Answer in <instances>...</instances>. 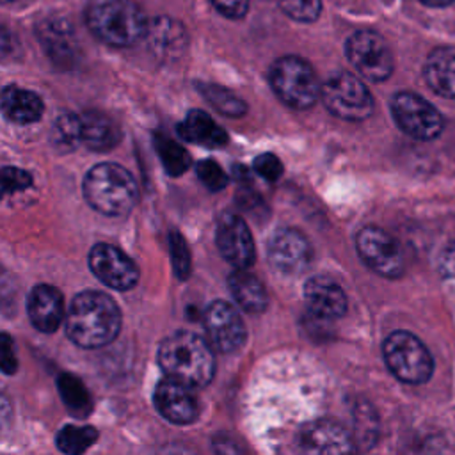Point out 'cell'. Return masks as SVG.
Here are the masks:
<instances>
[{"instance_id": "18", "label": "cell", "mask_w": 455, "mask_h": 455, "mask_svg": "<svg viewBox=\"0 0 455 455\" xmlns=\"http://www.w3.org/2000/svg\"><path fill=\"white\" fill-rule=\"evenodd\" d=\"M27 313L37 331L53 332L64 318L62 293L50 284L34 286L27 299Z\"/></svg>"}, {"instance_id": "11", "label": "cell", "mask_w": 455, "mask_h": 455, "mask_svg": "<svg viewBox=\"0 0 455 455\" xmlns=\"http://www.w3.org/2000/svg\"><path fill=\"white\" fill-rule=\"evenodd\" d=\"M89 267L92 274L114 290H130L139 281V268L119 247L100 242L89 252Z\"/></svg>"}, {"instance_id": "8", "label": "cell", "mask_w": 455, "mask_h": 455, "mask_svg": "<svg viewBox=\"0 0 455 455\" xmlns=\"http://www.w3.org/2000/svg\"><path fill=\"white\" fill-rule=\"evenodd\" d=\"M355 247L361 259L379 275L395 279L405 270V259L398 242L377 226L363 228L355 236Z\"/></svg>"}, {"instance_id": "38", "label": "cell", "mask_w": 455, "mask_h": 455, "mask_svg": "<svg viewBox=\"0 0 455 455\" xmlns=\"http://www.w3.org/2000/svg\"><path fill=\"white\" fill-rule=\"evenodd\" d=\"M443 275L446 283L455 290V243H451L443 256Z\"/></svg>"}, {"instance_id": "28", "label": "cell", "mask_w": 455, "mask_h": 455, "mask_svg": "<svg viewBox=\"0 0 455 455\" xmlns=\"http://www.w3.org/2000/svg\"><path fill=\"white\" fill-rule=\"evenodd\" d=\"M98 439V432L92 427H78V425H66L59 430L55 437V444L60 451L69 455H78L87 451Z\"/></svg>"}, {"instance_id": "13", "label": "cell", "mask_w": 455, "mask_h": 455, "mask_svg": "<svg viewBox=\"0 0 455 455\" xmlns=\"http://www.w3.org/2000/svg\"><path fill=\"white\" fill-rule=\"evenodd\" d=\"M212 345L220 352H235L245 339V325L238 311L226 300H213L203 316Z\"/></svg>"}, {"instance_id": "35", "label": "cell", "mask_w": 455, "mask_h": 455, "mask_svg": "<svg viewBox=\"0 0 455 455\" xmlns=\"http://www.w3.org/2000/svg\"><path fill=\"white\" fill-rule=\"evenodd\" d=\"M254 171L267 181H277L283 174V164L274 153H263L256 156Z\"/></svg>"}, {"instance_id": "9", "label": "cell", "mask_w": 455, "mask_h": 455, "mask_svg": "<svg viewBox=\"0 0 455 455\" xmlns=\"http://www.w3.org/2000/svg\"><path fill=\"white\" fill-rule=\"evenodd\" d=\"M391 112L400 130L414 139L430 140L443 132V117L437 108L414 92L395 94Z\"/></svg>"}, {"instance_id": "16", "label": "cell", "mask_w": 455, "mask_h": 455, "mask_svg": "<svg viewBox=\"0 0 455 455\" xmlns=\"http://www.w3.org/2000/svg\"><path fill=\"white\" fill-rule=\"evenodd\" d=\"M299 444L313 453H347L355 450L354 435L331 418L316 419L306 425L299 434Z\"/></svg>"}, {"instance_id": "27", "label": "cell", "mask_w": 455, "mask_h": 455, "mask_svg": "<svg viewBox=\"0 0 455 455\" xmlns=\"http://www.w3.org/2000/svg\"><path fill=\"white\" fill-rule=\"evenodd\" d=\"M197 89L208 100V103L224 116L240 117L247 110L243 100L226 87H220L217 84H197Z\"/></svg>"}, {"instance_id": "32", "label": "cell", "mask_w": 455, "mask_h": 455, "mask_svg": "<svg viewBox=\"0 0 455 455\" xmlns=\"http://www.w3.org/2000/svg\"><path fill=\"white\" fill-rule=\"evenodd\" d=\"M169 251H171V263L180 279H185L190 272V252L183 240V236L174 231L169 235Z\"/></svg>"}, {"instance_id": "3", "label": "cell", "mask_w": 455, "mask_h": 455, "mask_svg": "<svg viewBox=\"0 0 455 455\" xmlns=\"http://www.w3.org/2000/svg\"><path fill=\"white\" fill-rule=\"evenodd\" d=\"M84 196L103 215H124L135 206L139 188L128 169L114 162H103L85 174Z\"/></svg>"}, {"instance_id": "17", "label": "cell", "mask_w": 455, "mask_h": 455, "mask_svg": "<svg viewBox=\"0 0 455 455\" xmlns=\"http://www.w3.org/2000/svg\"><path fill=\"white\" fill-rule=\"evenodd\" d=\"M304 297L309 313L323 322L336 320L347 311L345 291L329 277H311L304 286Z\"/></svg>"}, {"instance_id": "30", "label": "cell", "mask_w": 455, "mask_h": 455, "mask_svg": "<svg viewBox=\"0 0 455 455\" xmlns=\"http://www.w3.org/2000/svg\"><path fill=\"white\" fill-rule=\"evenodd\" d=\"M53 142L60 149H75L78 142H82V126H80V116L73 114H62L53 123Z\"/></svg>"}, {"instance_id": "29", "label": "cell", "mask_w": 455, "mask_h": 455, "mask_svg": "<svg viewBox=\"0 0 455 455\" xmlns=\"http://www.w3.org/2000/svg\"><path fill=\"white\" fill-rule=\"evenodd\" d=\"M155 148L160 155V160L165 167V171L171 176H180L181 172H185L190 165V156L188 153L172 139L164 137V135H156V142Z\"/></svg>"}, {"instance_id": "31", "label": "cell", "mask_w": 455, "mask_h": 455, "mask_svg": "<svg viewBox=\"0 0 455 455\" xmlns=\"http://www.w3.org/2000/svg\"><path fill=\"white\" fill-rule=\"evenodd\" d=\"M277 2H279L281 9L291 20L304 21V23L315 21L320 14V9H322L320 0H277Z\"/></svg>"}, {"instance_id": "5", "label": "cell", "mask_w": 455, "mask_h": 455, "mask_svg": "<svg viewBox=\"0 0 455 455\" xmlns=\"http://www.w3.org/2000/svg\"><path fill=\"white\" fill-rule=\"evenodd\" d=\"M270 85L277 98L291 108L306 110L322 94V85L315 69L300 57L286 55L270 68Z\"/></svg>"}, {"instance_id": "24", "label": "cell", "mask_w": 455, "mask_h": 455, "mask_svg": "<svg viewBox=\"0 0 455 455\" xmlns=\"http://www.w3.org/2000/svg\"><path fill=\"white\" fill-rule=\"evenodd\" d=\"M82 142L94 151L112 149L121 137L117 124L103 112L87 110L80 116Z\"/></svg>"}, {"instance_id": "1", "label": "cell", "mask_w": 455, "mask_h": 455, "mask_svg": "<svg viewBox=\"0 0 455 455\" xmlns=\"http://www.w3.org/2000/svg\"><path fill=\"white\" fill-rule=\"evenodd\" d=\"M121 329V311L103 291L78 293L66 315V332L82 348H100L114 341Z\"/></svg>"}, {"instance_id": "40", "label": "cell", "mask_w": 455, "mask_h": 455, "mask_svg": "<svg viewBox=\"0 0 455 455\" xmlns=\"http://www.w3.org/2000/svg\"><path fill=\"white\" fill-rule=\"evenodd\" d=\"M419 2L428 5V7H446V5H450L455 0H419Z\"/></svg>"}, {"instance_id": "19", "label": "cell", "mask_w": 455, "mask_h": 455, "mask_svg": "<svg viewBox=\"0 0 455 455\" xmlns=\"http://www.w3.org/2000/svg\"><path fill=\"white\" fill-rule=\"evenodd\" d=\"M37 37L46 53L57 64H71L76 57V37L68 20L60 16H50L39 21Z\"/></svg>"}, {"instance_id": "2", "label": "cell", "mask_w": 455, "mask_h": 455, "mask_svg": "<svg viewBox=\"0 0 455 455\" xmlns=\"http://www.w3.org/2000/svg\"><path fill=\"white\" fill-rule=\"evenodd\" d=\"M158 364L165 375L192 387L206 386L215 373V357L210 345L188 331H178L160 343Z\"/></svg>"}, {"instance_id": "26", "label": "cell", "mask_w": 455, "mask_h": 455, "mask_svg": "<svg viewBox=\"0 0 455 455\" xmlns=\"http://www.w3.org/2000/svg\"><path fill=\"white\" fill-rule=\"evenodd\" d=\"M57 389L62 396V402L66 403V407L78 418H84L91 412L92 409V400L91 395L87 391V387L84 386V382L69 373H62L57 380Z\"/></svg>"}, {"instance_id": "4", "label": "cell", "mask_w": 455, "mask_h": 455, "mask_svg": "<svg viewBox=\"0 0 455 455\" xmlns=\"http://www.w3.org/2000/svg\"><path fill=\"white\" fill-rule=\"evenodd\" d=\"M89 30L103 43L117 48L135 44L146 36L144 12L132 0H105L89 7L85 14Z\"/></svg>"}, {"instance_id": "6", "label": "cell", "mask_w": 455, "mask_h": 455, "mask_svg": "<svg viewBox=\"0 0 455 455\" xmlns=\"http://www.w3.org/2000/svg\"><path fill=\"white\" fill-rule=\"evenodd\" d=\"M382 354L391 373L407 384H423L430 379L434 361L427 347L407 331L391 332L384 345Z\"/></svg>"}, {"instance_id": "12", "label": "cell", "mask_w": 455, "mask_h": 455, "mask_svg": "<svg viewBox=\"0 0 455 455\" xmlns=\"http://www.w3.org/2000/svg\"><path fill=\"white\" fill-rule=\"evenodd\" d=\"M268 261L283 274L295 275L311 263L313 251L309 240L293 228L277 229L268 240Z\"/></svg>"}, {"instance_id": "37", "label": "cell", "mask_w": 455, "mask_h": 455, "mask_svg": "<svg viewBox=\"0 0 455 455\" xmlns=\"http://www.w3.org/2000/svg\"><path fill=\"white\" fill-rule=\"evenodd\" d=\"M212 4L220 14L231 20H238L245 16L249 9V0H212Z\"/></svg>"}, {"instance_id": "39", "label": "cell", "mask_w": 455, "mask_h": 455, "mask_svg": "<svg viewBox=\"0 0 455 455\" xmlns=\"http://www.w3.org/2000/svg\"><path fill=\"white\" fill-rule=\"evenodd\" d=\"M2 368L5 373H12L16 370V357L12 355L11 350V339L7 334H4V341H2Z\"/></svg>"}, {"instance_id": "14", "label": "cell", "mask_w": 455, "mask_h": 455, "mask_svg": "<svg viewBox=\"0 0 455 455\" xmlns=\"http://www.w3.org/2000/svg\"><path fill=\"white\" fill-rule=\"evenodd\" d=\"M155 405L165 419L176 425H188L199 416L194 387L169 375L155 389Z\"/></svg>"}, {"instance_id": "25", "label": "cell", "mask_w": 455, "mask_h": 455, "mask_svg": "<svg viewBox=\"0 0 455 455\" xmlns=\"http://www.w3.org/2000/svg\"><path fill=\"white\" fill-rule=\"evenodd\" d=\"M178 132L181 139L194 144L219 148L228 142V133L203 110H190L180 123Z\"/></svg>"}, {"instance_id": "23", "label": "cell", "mask_w": 455, "mask_h": 455, "mask_svg": "<svg viewBox=\"0 0 455 455\" xmlns=\"http://www.w3.org/2000/svg\"><path fill=\"white\" fill-rule=\"evenodd\" d=\"M2 110L9 121L30 124L41 119L44 105L36 92L16 85H7L2 92Z\"/></svg>"}, {"instance_id": "10", "label": "cell", "mask_w": 455, "mask_h": 455, "mask_svg": "<svg viewBox=\"0 0 455 455\" xmlns=\"http://www.w3.org/2000/svg\"><path fill=\"white\" fill-rule=\"evenodd\" d=\"M347 57L368 80L382 82L393 73V55L387 43L371 30H357L347 41Z\"/></svg>"}, {"instance_id": "33", "label": "cell", "mask_w": 455, "mask_h": 455, "mask_svg": "<svg viewBox=\"0 0 455 455\" xmlns=\"http://www.w3.org/2000/svg\"><path fill=\"white\" fill-rule=\"evenodd\" d=\"M197 178L204 183L206 188L217 192L222 190L228 183V176L224 172V169L215 162V160H201L197 164Z\"/></svg>"}, {"instance_id": "34", "label": "cell", "mask_w": 455, "mask_h": 455, "mask_svg": "<svg viewBox=\"0 0 455 455\" xmlns=\"http://www.w3.org/2000/svg\"><path fill=\"white\" fill-rule=\"evenodd\" d=\"M355 435H354V443H361L363 446H370L377 435V421L373 412L370 411H359L355 416Z\"/></svg>"}, {"instance_id": "36", "label": "cell", "mask_w": 455, "mask_h": 455, "mask_svg": "<svg viewBox=\"0 0 455 455\" xmlns=\"http://www.w3.org/2000/svg\"><path fill=\"white\" fill-rule=\"evenodd\" d=\"M2 183H4L5 192H16V190H23V188L30 187L32 178L27 171H21L16 167H5L2 171Z\"/></svg>"}, {"instance_id": "22", "label": "cell", "mask_w": 455, "mask_h": 455, "mask_svg": "<svg viewBox=\"0 0 455 455\" xmlns=\"http://www.w3.org/2000/svg\"><path fill=\"white\" fill-rule=\"evenodd\" d=\"M228 284L236 304L247 313L256 315L267 309L268 295L265 286L256 275H252L245 268H235L228 277Z\"/></svg>"}, {"instance_id": "15", "label": "cell", "mask_w": 455, "mask_h": 455, "mask_svg": "<svg viewBox=\"0 0 455 455\" xmlns=\"http://www.w3.org/2000/svg\"><path fill=\"white\" fill-rule=\"evenodd\" d=\"M217 247L235 268H249L254 263L252 235L242 217L224 213L217 222Z\"/></svg>"}, {"instance_id": "21", "label": "cell", "mask_w": 455, "mask_h": 455, "mask_svg": "<svg viewBox=\"0 0 455 455\" xmlns=\"http://www.w3.org/2000/svg\"><path fill=\"white\" fill-rule=\"evenodd\" d=\"M423 75L434 92L455 100V48H435L430 52Z\"/></svg>"}, {"instance_id": "20", "label": "cell", "mask_w": 455, "mask_h": 455, "mask_svg": "<svg viewBox=\"0 0 455 455\" xmlns=\"http://www.w3.org/2000/svg\"><path fill=\"white\" fill-rule=\"evenodd\" d=\"M146 39L155 55L172 59L187 46V34L180 21L172 18H155L148 23Z\"/></svg>"}, {"instance_id": "7", "label": "cell", "mask_w": 455, "mask_h": 455, "mask_svg": "<svg viewBox=\"0 0 455 455\" xmlns=\"http://www.w3.org/2000/svg\"><path fill=\"white\" fill-rule=\"evenodd\" d=\"M320 96L327 110L345 121H363L373 112V98L368 87L347 71L331 75L322 85Z\"/></svg>"}]
</instances>
